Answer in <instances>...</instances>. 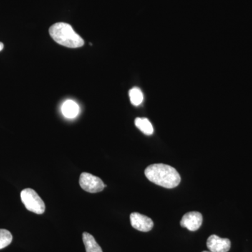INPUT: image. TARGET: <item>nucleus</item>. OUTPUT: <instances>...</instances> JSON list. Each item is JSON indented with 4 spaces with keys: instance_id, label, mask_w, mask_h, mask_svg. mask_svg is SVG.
<instances>
[{
    "instance_id": "obj_1",
    "label": "nucleus",
    "mask_w": 252,
    "mask_h": 252,
    "mask_svg": "<svg viewBox=\"0 0 252 252\" xmlns=\"http://www.w3.org/2000/svg\"><path fill=\"white\" fill-rule=\"evenodd\" d=\"M144 174L150 182L164 188H175L181 182V177L177 170L165 164L149 165L146 168Z\"/></svg>"
},
{
    "instance_id": "obj_2",
    "label": "nucleus",
    "mask_w": 252,
    "mask_h": 252,
    "mask_svg": "<svg viewBox=\"0 0 252 252\" xmlns=\"http://www.w3.org/2000/svg\"><path fill=\"white\" fill-rule=\"evenodd\" d=\"M49 34L56 42L65 47L76 49L84 45L82 37L67 23H55L50 27Z\"/></svg>"
},
{
    "instance_id": "obj_3",
    "label": "nucleus",
    "mask_w": 252,
    "mask_h": 252,
    "mask_svg": "<svg viewBox=\"0 0 252 252\" xmlns=\"http://www.w3.org/2000/svg\"><path fill=\"white\" fill-rule=\"evenodd\" d=\"M21 198L23 205L29 211L37 215H41L45 212L44 202L33 189H23L21 193Z\"/></svg>"
},
{
    "instance_id": "obj_4",
    "label": "nucleus",
    "mask_w": 252,
    "mask_h": 252,
    "mask_svg": "<svg viewBox=\"0 0 252 252\" xmlns=\"http://www.w3.org/2000/svg\"><path fill=\"white\" fill-rule=\"evenodd\" d=\"M79 185L81 189L92 193L102 191L106 187L100 178L88 172L81 173L79 178Z\"/></svg>"
},
{
    "instance_id": "obj_5",
    "label": "nucleus",
    "mask_w": 252,
    "mask_h": 252,
    "mask_svg": "<svg viewBox=\"0 0 252 252\" xmlns=\"http://www.w3.org/2000/svg\"><path fill=\"white\" fill-rule=\"evenodd\" d=\"M203 223V216L198 212H190L185 214L181 220L180 224L190 231H195Z\"/></svg>"
},
{
    "instance_id": "obj_6",
    "label": "nucleus",
    "mask_w": 252,
    "mask_h": 252,
    "mask_svg": "<svg viewBox=\"0 0 252 252\" xmlns=\"http://www.w3.org/2000/svg\"><path fill=\"white\" fill-rule=\"evenodd\" d=\"M130 219L131 225L136 230L142 232H149L153 228V220L145 215L133 212L131 214Z\"/></svg>"
},
{
    "instance_id": "obj_7",
    "label": "nucleus",
    "mask_w": 252,
    "mask_h": 252,
    "mask_svg": "<svg viewBox=\"0 0 252 252\" xmlns=\"http://www.w3.org/2000/svg\"><path fill=\"white\" fill-rule=\"evenodd\" d=\"M231 246L229 239L212 235L207 240V247L211 252H228Z\"/></svg>"
},
{
    "instance_id": "obj_8",
    "label": "nucleus",
    "mask_w": 252,
    "mask_h": 252,
    "mask_svg": "<svg viewBox=\"0 0 252 252\" xmlns=\"http://www.w3.org/2000/svg\"><path fill=\"white\" fill-rule=\"evenodd\" d=\"M61 112L64 117L67 119H74L79 115V106L72 99H67L63 104Z\"/></svg>"
},
{
    "instance_id": "obj_9",
    "label": "nucleus",
    "mask_w": 252,
    "mask_h": 252,
    "mask_svg": "<svg viewBox=\"0 0 252 252\" xmlns=\"http://www.w3.org/2000/svg\"><path fill=\"white\" fill-rule=\"evenodd\" d=\"M83 242L85 245L86 252H102V248L95 241L94 236L90 233H83Z\"/></svg>"
},
{
    "instance_id": "obj_10",
    "label": "nucleus",
    "mask_w": 252,
    "mask_h": 252,
    "mask_svg": "<svg viewBox=\"0 0 252 252\" xmlns=\"http://www.w3.org/2000/svg\"><path fill=\"white\" fill-rule=\"evenodd\" d=\"M135 124L137 128L145 135H151L153 134V126L147 118H137L135 121Z\"/></svg>"
},
{
    "instance_id": "obj_11",
    "label": "nucleus",
    "mask_w": 252,
    "mask_h": 252,
    "mask_svg": "<svg viewBox=\"0 0 252 252\" xmlns=\"http://www.w3.org/2000/svg\"><path fill=\"white\" fill-rule=\"evenodd\" d=\"M131 103L135 106H139L143 102L144 95L139 88H132L129 92Z\"/></svg>"
},
{
    "instance_id": "obj_12",
    "label": "nucleus",
    "mask_w": 252,
    "mask_h": 252,
    "mask_svg": "<svg viewBox=\"0 0 252 252\" xmlns=\"http://www.w3.org/2000/svg\"><path fill=\"white\" fill-rule=\"evenodd\" d=\"M13 237L9 230L0 229V250L9 246L12 242Z\"/></svg>"
},
{
    "instance_id": "obj_13",
    "label": "nucleus",
    "mask_w": 252,
    "mask_h": 252,
    "mask_svg": "<svg viewBox=\"0 0 252 252\" xmlns=\"http://www.w3.org/2000/svg\"><path fill=\"white\" fill-rule=\"evenodd\" d=\"M3 49H4V44L3 43L0 42V51H2Z\"/></svg>"
},
{
    "instance_id": "obj_14",
    "label": "nucleus",
    "mask_w": 252,
    "mask_h": 252,
    "mask_svg": "<svg viewBox=\"0 0 252 252\" xmlns=\"http://www.w3.org/2000/svg\"><path fill=\"white\" fill-rule=\"evenodd\" d=\"M203 252H211L203 251Z\"/></svg>"
}]
</instances>
